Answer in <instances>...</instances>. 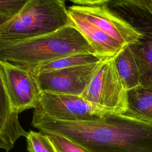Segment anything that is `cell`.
Returning a JSON list of instances; mask_svg holds the SVG:
<instances>
[{"label": "cell", "instance_id": "cell-1", "mask_svg": "<svg viewBox=\"0 0 152 152\" xmlns=\"http://www.w3.org/2000/svg\"><path fill=\"white\" fill-rule=\"evenodd\" d=\"M68 12L71 24L102 60L113 58L140 37V33L113 13L106 4L72 5Z\"/></svg>", "mask_w": 152, "mask_h": 152}, {"label": "cell", "instance_id": "cell-2", "mask_svg": "<svg viewBox=\"0 0 152 152\" xmlns=\"http://www.w3.org/2000/svg\"><path fill=\"white\" fill-rule=\"evenodd\" d=\"M78 53L94 54L89 43L72 24L33 39L0 44V61L31 72L42 65Z\"/></svg>", "mask_w": 152, "mask_h": 152}, {"label": "cell", "instance_id": "cell-3", "mask_svg": "<svg viewBox=\"0 0 152 152\" xmlns=\"http://www.w3.org/2000/svg\"><path fill=\"white\" fill-rule=\"evenodd\" d=\"M71 24L64 0H30L17 15L0 26V44L33 39Z\"/></svg>", "mask_w": 152, "mask_h": 152}, {"label": "cell", "instance_id": "cell-4", "mask_svg": "<svg viewBox=\"0 0 152 152\" xmlns=\"http://www.w3.org/2000/svg\"><path fill=\"white\" fill-rule=\"evenodd\" d=\"M106 5L140 33L128 46L137 64L140 86L152 87V0H110Z\"/></svg>", "mask_w": 152, "mask_h": 152}, {"label": "cell", "instance_id": "cell-5", "mask_svg": "<svg viewBox=\"0 0 152 152\" xmlns=\"http://www.w3.org/2000/svg\"><path fill=\"white\" fill-rule=\"evenodd\" d=\"M36 109L53 119L64 121H90L120 116L114 109L89 102L81 96L41 92Z\"/></svg>", "mask_w": 152, "mask_h": 152}, {"label": "cell", "instance_id": "cell-6", "mask_svg": "<svg viewBox=\"0 0 152 152\" xmlns=\"http://www.w3.org/2000/svg\"><path fill=\"white\" fill-rule=\"evenodd\" d=\"M113 58L101 61L81 96L89 102L117 110L123 115L128 109L127 90L117 72Z\"/></svg>", "mask_w": 152, "mask_h": 152}, {"label": "cell", "instance_id": "cell-7", "mask_svg": "<svg viewBox=\"0 0 152 152\" xmlns=\"http://www.w3.org/2000/svg\"><path fill=\"white\" fill-rule=\"evenodd\" d=\"M0 72L14 112L37 107L41 91L31 72L2 61Z\"/></svg>", "mask_w": 152, "mask_h": 152}, {"label": "cell", "instance_id": "cell-8", "mask_svg": "<svg viewBox=\"0 0 152 152\" xmlns=\"http://www.w3.org/2000/svg\"><path fill=\"white\" fill-rule=\"evenodd\" d=\"M100 62L44 72L33 75L41 92L81 96Z\"/></svg>", "mask_w": 152, "mask_h": 152}, {"label": "cell", "instance_id": "cell-9", "mask_svg": "<svg viewBox=\"0 0 152 152\" xmlns=\"http://www.w3.org/2000/svg\"><path fill=\"white\" fill-rule=\"evenodd\" d=\"M27 134L20 124L18 114L12 109L0 72V148L9 151L17 140Z\"/></svg>", "mask_w": 152, "mask_h": 152}, {"label": "cell", "instance_id": "cell-10", "mask_svg": "<svg viewBox=\"0 0 152 152\" xmlns=\"http://www.w3.org/2000/svg\"><path fill=\"white\" fill-rule=\"evenodd\" d=\"M128 109L121 118L152 126V87L139 86L127 91Z\"/></svg>", "mask_w": 152, "mask_h": 152}, {"label": "cell", "instance_id": "cell-11", "mask_svg": "<svg viewBox=\"0 0 152 152\" xmlns=\"http://www.w3.org/2000/svg\"><path fill=\"white\" fill-rule=\"evenodd\" d=\"M113 59L117 72L127 91L140 86L139 69L129 46L124 48Z\"/></svg>", "mask_w": 152, "mask_h": 152}, {"label": "cell", "instance_id": "cell-12", "mask_svg": "<svg viewBox=\"0 0 152 152\" xmlns=\"http://www.w3.org/2000/svg\"><path fill=\"white\" fill-rule=\"evenodd\" d=\"M101 61L102 59L94 53H74L42 65L35 69L33 71L31 72V73L34 75H36L42 72L53 70L91 64L99 62Z\"/></svg>", "mask_w": 152, "mask_h": 152}, {"label": "cell", "instance_id": "cell-13", "mask_svg": "<svg viewBox=\"0 0 152 152\" xmlns=\"http://www.w3.org/2000/svg\"><path fill=\"white\" fill-rule=\"evenodd\" d=\"M26 138L28 152H55L45 132L30 130Z\"/></svg>", "mask_w": 152, "mask_h": 152}, {"label": "cell", "instance_id": "cell-14", "mask_svg": "<svg viewBox=\"0 0 152 152\" xmlns=\"http://www.w3.org/2000/svg\"><path fill=\"white\" fill-rule=\"evenodd\" d=\"M55 152H86L69 139L56 134L45 133Z\"/></svg>", "mask_w": 152, "mask_h": 152}, {"label": "cell", "instance_id": "cell-15", "mask_svg": "<svg viewBox=\"0 0 152 152\" xmlns=\"http://www.w3.org/2000/svg\"><path fill=\"white\" fill-rule=\"evenodd\" d=\"M30 0H0V15L13 17L17 15Z\"/></svg>", "mask_w": 152, "mask_h": 152}, {"label": "cell", "instance_id": "cell-16", "mask_svg": "<svg viewBox=\"0 0 152 152\" xmlns=\"http://www.w3.org/2000/svg\"><path fill=\"white\" fill-rule=\"evenodd\" d=\"M74 2L77 5L90 6L106 4L110 0H68Z\"/></svg>", "mask_w": 152, "mask_h": 152}, {"label": "cell", "instance_id": "cell-17", "mask_svg": "<svg viewBox=\"0 0 152 152\" xmlns=\"http://www.w3.org/2000/svg\"><path fill=\"white\" fill-rule=\"evenodd\" d=\"M12 18V17H6V16H4V15H0V26L5 23L6 22L9 21Z\"/></svg>", "mask_w": 152, "mask_h": 152}, {"label": "cell", "instance_id": "cell-18", "mask_svg": "<svg viewBox=\"0 0 152 152\" xmlns=\"http://www.w3.org/2000/svg\"></svg>", "mask_w": 152, "mask_h": 152}]
</instances>
